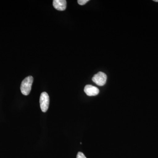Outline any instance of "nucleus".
<instances>
[{
    "instance_id": "1",
    "label": "nucleus",
    "mask_w": 158,
    "mask_h": 158,
    "mask_svg": "<svg viewBox=\"0 0 158 158\" xmlns=\"http://www.w3.org/2000/svg\"><path fill=\"white\" fill-rule=\"evenodd\" d=\"M34 81L33 77L28 76L23 80L20 86V90L23 95H29L31 90L32 84Z\"/></svg>"
},
{
    "instance_id": "3",
    "label": "nucleus",
    "mask_w": 158,
    "mask_h": 158,
    "mask_svg": "<svg viewBox=\"0 0 158 158\" xmlns=\"http://www.w3.org/2000/svg\"><path fill=\"white\" fill-rule=\"evenodd\" d=\"M92 81L99 86H104L107 80V76L104 73L99 72L94 75L92 78Z\"/></svg>"
},
{
    "instance_id": "8",
    "label": "nucleus",
    "mask_w": 158,
    "mask_h": 158,
    "mask_svg": "<svg viewBox=\"0 0 158 158\" xmlns=\"http://www.w3.org/2000/svg\"><path fill=\"white\" fill-rule=\"evenodd\" d=\"M153 1H154L155 2H158V0H154Z\"/></svg>"
},
{
    "instance_id": "4",
    "label": "nucleus",
    "mask_w": 158,
    "mask_h": 158,
    "mask_svg": "<svg viewBox=\"0 0 158 158\" xmlns=\"http://www.w3.org/2000/svg\"><path fill=\"white\" fill-rule=\"evenodd\" d=\"M84 91L89 96H96L99 93L98 88L91 85H86L84 88Z\"/></svg>"
},
{
    "instance_id": "2",
    "label": "nucleus",
    "mask_w": 158,
    "mask_h": 158,
    "mask_svg": "<svg viewBox=\"0 0 158 158\" xmlns=\"http://www.w3.org/2000/svg\"><path fill=\"white\" fill-rule=\"evenodd\" d=\"M40 103L41 111L44 113L46 112L49 105V97L47 92H42L40 94Z\"/></svg>"
},
{
    "instance_id": "5",
    "label": "nucleus",
    "mask_w": 158,
    "mask_h": 158,
    "mask_svg": "<svg viewBox=\"0 0 158 158\" xmlns=\"http://www.w3.org/2000/svg\"><path fill=\"white\" fill-rule=\"evenodd\" d=\"M66 1L65 0H54L53 5L54 8L59 11H64L66 8Z\"/></svg>"
},
{
    "instance_id": "7",
    "label": "nucleus",
    "mask_w": 158,
    "mask_h": 158,
    "mask_svg": "<svg viewBox=\"0 0 158 158\" xmlns=\"http://www.w3.org/2000/svg\"><path fill=\"white\" fill-rule=\"evenodd\" d=\"M77 158H87L84 153L81 152H79L77 155Z\"/></svg>"
},
{
    "instance_id": "6",
    "label": "nucleus",
    "mask_w": 158,
    "mask_h": 158,
    "mask_svg": "<svg viewBox=\"0 0 158 158\" xmlns=\"http://www.w3.org/2000/svg\"><path fill=\"white\" fill-rule=\"evenodd\" d=\"M88 2H89V0H78L77 1L78 3L81 6L85 5Z\"/></svg>"
}]
</instances>
